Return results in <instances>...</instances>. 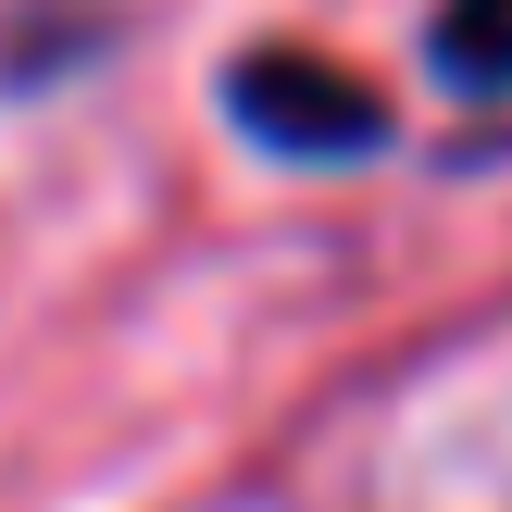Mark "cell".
Masks as SVG:
<instances>
[{
	"mask_svg": "<svg viewBox=\"0 0 512 512\" xmlns=\"http://www.w3.org/2000/svg\"><path fill=\"white\" fill-rule=\"evenodd\" d=\"M238 125L275 150H375L388 138V113H375V88H350V75L300 63V50H275V63H238Z\"/></svg>",
	"mask_w": 512,
	"mask_h": 512,
	"instance_id": "cell-1",
	"label": "cell"
},
{
	"mask_svg": "<svg viewBox=\"0 0 512 512\" xmlns=\"http://www.w3.org/2000/svg\"><path fill=\"white\" fill-rule=\"evenodd\" d=\"M438 63L463 88H512V0H450L438 13Z\"/></svg>",
	"mask_w": 512,
	"mask_h": 512,
	"instance_id": "cell-2",
	"label": "cell"
}]
</instances>
